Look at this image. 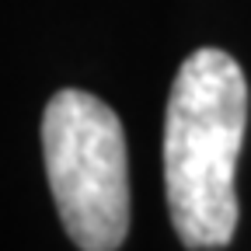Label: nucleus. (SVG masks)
<instances>
[{
	"instance_id": "nucleus-1",
	"label": "nucleus",
	"mask_w": 251,
	"mask_h": 251,
	"mask_svg": "<svg viewBox=\"0 0 251 251\" xmlns=\"http://www.w3.org/2000/svg\"><path fill=\"white\" fill-rule=\"evenodd\" d=\"M248 126V80L224 49H196L164 112V192L188 251L227 248L237 230V161Z\"/></svg>"
},
{
	"instance_id": "nucleus-2",
	"label": "nucleus",
	"mask_w": 251,
	"mask_h": 251,
	"mask_svg": "<svg viewBox=\"0 0 251 251\" xmlns=\"http://www.w3.org/2000/svg\"><path fill=\"white\" fill-rule=\"evenodd\" d=\"M49 188L80 251H115L129 234V153L119 115L87 91H56L42 112Z\"/></svg>"
}]
</instances>
